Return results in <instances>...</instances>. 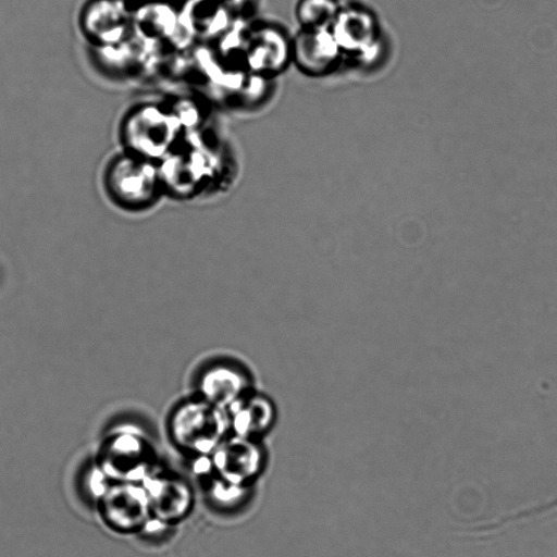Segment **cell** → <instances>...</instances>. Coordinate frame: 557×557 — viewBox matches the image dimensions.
Instances as JSON below:
<instances>
[{
    "label": "cell",
    "instance_id": "obj_7",
    "mask_svg": "<svg viewBox=\"0 0 557 557\" xmlns=\"http://www.w3.org/2000/svg\"><path fill=\"white\" fill-rule=\"evenodd\" d=\"M249 368L239 361L224 359L211 362L199 374L195 394L226 409L238 397L255 388Z\"/></svg>",
    "mask_w": 557,
    "mask_h": 557
},
{
    "label": "cell",
    "instance_id": "obj_2",
    "mask_svg": "<svg viewBox=\"0 0 557 557\" xmlns=\"http://www.w3.org/2000/svg\"><path fill=\"white\" fill-rule=\"evenodd\" d=\"M95 463L107 481L143 482L160 467L152 442L133 428L110 432L100 444Z\"/></svg>",
    "mask_w": 557,
    "mask_h": 557
},
{
    "label": "cell",
    "instance_id": "obj_9",
    "mask_svg": "<svg viewBox=\"0 0 557 557\" xmlns=\"http://www.w3.org/2000/svg\"><path fill=\"white\" fill-rule=\"evenodd\" d=\"M225 411L230 430L244 438L268 430L276 416L274 401L256 387L238 397Z\"/></svg>",
    "mask_w": 557,
    "mask_h": 557
},
{
    "label": "cell",
    "instance_id": "obj_10",
    "mask_svg": "<svg viewBox=\"0 0 557 557\" xmlns=\"http://www.w3.org/2000/svg\"><path fill=\"white\" fill-rule=\"evenodd\" d=\"M342 2L339 0H298L295 16L300 29H330Z\"/></svg>",
    "mask_w": 557,
    "mask_h": 557
},
{
    "label": "cell",
    "instance_id": "obj_5",
    "mask_svg": "<svg viewBox=\"0 0 557 557\" xmlns=\"http://www.w3.org/2000/svg\"><path fill=\"white\" fill-rule=\"evenodd\" d=\"M330 30L344 61L370 60L377 51L381 39L379 18L370 8L361 3H342Z\"/></svg>",
    "mask_w": 557,
    "mask_h": 557
},
{
    "label": "cell",
    "instance_id": "obj_3",
    "mask_svg": "<svg viewBox=\"0 0 557 557\" xmlns=\"http://www.w3.org/2000/svg\"><path fill=\"white\" fill-rule=\"evenodd\" d=\"M235 55L239 70L268 81L292 63V37L282 27L253 22L237 34Z\"/></svg>",
    "mask_w": 557,
    "mask_h": 557
},
{
    "label": "cell",
    "instance_id": "obj_8",
    "mask_svg": "<svg viewBox=\"0 0 557 557\" xmlns=\"http://www.w3.org/2000/svg\"><path fill=\"white\" fill-rule=\"evenodd\" d=\"M344 62L330 29H300L292 37V63L310 77L334 73Z\"/></svg>",
    "mask_w": 557,
    "mask_h": 557
},
{
    "label": "cell",
    "instance_id": "obj_6",
    "mask_svg": "<svg viewBox=\"0 0 557 557\" xmlns=\"http://www.w3.org/2000/svg\"><path fill=\"white\" fill-rule=\"evenodd\" d=\"M141 483L147 493L153 521L162 525L175 527L193 512L195 493L185 476L159 467Z\"/></svg>",
    "mask_w": 557,
    "mask_h": 557
},
{
    "label": "cell",
    "instance_id": "obj_1",
    "mask_svg": "<svg viewBox=\"0 0 557 557\" xmlns=\"http://www.w3.org/2000/svg\"><path fill=\"white\" fill-rule=\"evenodd\" d=\"M166 426L172 444L189 457L212 454L230 431L225 409L196 394L173 408Z\"/></svg>",
    "mask_w": 557,
    "mask_h": 557
},
{
    "label": "cell",
    "instance_id": "obj_4",
    "mask_svg": "<svg viewBox=\"0 0 557 557\" xmlns=\"http://www.w3.org/2000/svg\"><path fill=\"white\" fill-rule=\"evenodd\" d=\"M101 523L119 535H135L152 521L141 482L107 481L96 497Z\"/></svg>",
    "mask_w": 557,
    "mask_h": 557
}]
</instances>
